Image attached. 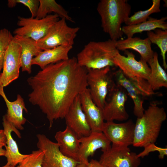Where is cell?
<instances>
[{"mask_svg": "<svg viewBox=\"0 0 167 167\" xmlns=\"http://www.w3.org/2000/svg\"><path fill=\"white\" fill-rule=\"evenodd\" d=\"M88 70L76 58L49 64L27 81L32 89L29 101L46 115L49 127L64 118L75 98L88 88Z\"/></svg>", "mask_w": 167, "mask_h": 167, "instance_id": "obj_1", "label": "cell"}, {"mask_svg": "<svg viewBox=\"0 0 167 167\" xmlns=\"http://www.w3.org/2000/svg\"><path fill=\"white\" fill-rule=\"evenodd\" d=\"M103 31L116 41L123 33L122 25L130 16L131 6L127 0H101L96 8Z\"/></svg>", "mask_w": 167, "mask_h": 167, "instance_id": "obj_2", "label": "cell"}, {"mask_svg": "<svg viewBox=\"0 0 167 167\" xmlns=\"http://www.w3.org/2000/svg\"><path fill=\"white\" fill-rule=\"evenodd\" d=\"M124 51L126 56L121 55L119 52L114 58V66L119 68L144 97L156 94L149 83L151 70L147 62L141 58L137 61L133 53L127 50Z\"/></svg>", "mask_w": 167, "mask_h": 167, "instance_id": "obj_3", "label": "cell"}, {"mask_svg": "<svg viewBox=\"0 0 167 167\" xmlns=\"http://www.w3.org/2000/svg\"><path fill=\"white\" fill-rule=\"evenodd\" d=\"M167 118L164 108L156 103L150 104L142 117L137 118L135 124L133 145L144 147L155 143L158 137L162 124Z\"/></svg>", "mask_w": 167, "mask_h": 167, "instance_id": "obj_4", "label": "cell"}, {"mask_svg": "<svg viewBox=\"0 0 167 167\" xmlns=\"http://www.w3.org/2000/svg\"><path fill=\"white\" fill-rule=\"evenodd\" d=\"M119 52L115 41L110 39L91 41L78 53L76 59L80 66L87 69H101L114 66L113 59Z\"/></svg>", "mask_w": 167, "mask_h": 167, "instance_id": "obj_5", "label": "cell"}, {"mask_svg": "<svg viewBox=\"0 0 167 167\" xmlns=\"http://www.w3.org/2000/svg\"><path fill=\"white\" fill-rule=\"evenodd\" d=\"M66 20L64 18L59 19L51 27L44 37L37 41L42 50L61 45L73 46L79 28L69 27Z\"/></svg>", "mask_w": 167, "mask_h": 167, "instance_id": "obj_6", "label": "cell"}, {"mask_svg": "<svg viewBox=\"0 0 167 167\" xmlns=\"http://www.w3.org/2000/svg\"><path fill=\"white\" fill-rule=\"evenodd\" d=\"M87 70V81L91 96L95 104L102 109L111 83L110 67Z\"/></svg>", "mask_w": 167, "mask_h": 167, "instance_id": "obj_7", "label": "cell"}, {"mask_svg": "<svg viewBox=\"0 0 167 167\" xmlns=\"http://www.w3.org/2000/svg\"><path fill=\"white\" fill-rule=\"evenodd\" d=\"M59 17L56 14L48 15L40 19L18 16L17 24L20 27L15 29L13 33L37 41L45 36L51 27L59 19Z\"/></svg>", "mask_w": 167, "mask_h": 167, "instance_id": "obj_8", "label": "cell"}, {"mask_svg": "<svg viewBox=\"0 0 167 167\" xmlns=\"http://www.w3.org/2000/svg\"><path fill=\"white\" fill-rule=\"evenodd\" d=\"M37 146L44 152L42 167H75L79 162L64 155L59 145L43 134L36 135Z\"/></svg>", "mask_w": 167, "mask_h": 167, "instance_id": "obj_9", "label": "cell"}, {"mask_svg": "<svg viewBox=\"0 0 167 167\" xmlns=\"http://www.w3.org/2000/svg\"><path fill=\"white\" fill-rule=\"evenodd\" d=\"M110 91L109 100L106 102L102 109L104 120L122 121L127 120L129 115L125 107L128 98L126 91L117 84H113Z\"/></svg>", "mask_w": 167, "mask_h": 167, "instance_id": "obj_10", "label": "cell"}, {"mask_svg": "<svg viewBox=\"0 0 167 167\" xmlns=\"http://www.w3.org/2000/svg\"><path fill=\"white\" fill-rule=\"evenodd\" d=\"M99 162L105 167H139L141 160L128 147L112 145L103 152Z\"/></svg>", "mask_w": 167, "mask_h": 167, "instance_id": "obj_11", "label": "cell"}, {"mask_svg": "<svg viewBox=\"0 0 167 167\" xmlns=\"http://www.w3.org/2000/svg\"><path fill=\"white\" fill-rule=\"evenodd\" d=\"M21 66V48L12 39L5 53L2 71L0 75V86L4 88L17 79Z\"/></svg>", "mask_w": 167, "mask_h": 167, "instance_id": "obj_12", "label": "cell"}, {"mask_svg": "<svg viewBox=\"0 0 167 167\" xmlns=\"http://www.w3.org/2000/svg\"><path fill=\"white\" fill-rule=\"evenodd\" d=\"M135 126L131 120L120 123L106 121L104 123L102 132L112 145L128 147L133 143Z\"/></svg>", "mask_w": 167, "mask_h": 167, "instance_id": "obj_13", "label": "cell"}, {"mask_svg": "<svg viewBox=\"0 0 167 167\" xmlns=\"http://www.w3.org/2000/svg\"><path fill=\"white\" fill-rule=\"evenodd\" d=\"M64 118L66 126L73 131L79 139L88 136L91 133V128L82 109L80 95L75 98Z\"/></svg>", "mask_w": 167, "mask_h": 167, "instance_id": "obj_14", "label": "cell"}, {"mask_svg": "<svg viewBox=\"0 0 167 167\" xmlns=\"http://www.w3.org/2000/svg\"><path fill=\"white\" fill-rule=\"evenodd\" d=\"M80 145L78 154L80 163L87 165L88 157L92 156L98 149H101L103 152L109 149L111 142L102 132H92L87 136L79 139Z\"/></svg>", "mask_w": 167, "mask_h": 167, "instance_id": "obj_15", "label": "cell"}, {"mask_svg": "<svg viewBox=\"0 0 167 167\" xmlns=\"http://www.w3.org/2000/svg\"><path fill=\"white\" fill-rule=\"evenodd\" d=\"M82 109L92 132H102L104 123L102 109L93 102L88 88L80 94Z\"/></svg>", "mask_w": 167, "mask_h": 167, "instance_id": "obj_16", "label": "cell"}, {"mask_svg": "<svg viewBox=\"0 0 167 167\" xmlns=\"http://www.w3.org/2000/svg\"><path fill=\"white\" fill-rule=\"evenodd\" d=\"M2 121L3 130L6 138L4 156L6 158V163L11 167H15L28 154L20 152L16 142L12 136L11 133L13 132L19 138L21 139V134L19 130L7 121L5 115L3 117Z\"/></svg>", "mask_w": 167, "mask_h": 167, "instance_id": "obj_17", "label": "cell"}, {"mask_svg": "<svg viewBox=\"0 0 167 167\" xmlns=\"http://www.w3.org/2000/svg\"><path fill=\"white\" fill-rule=\"evenodd\" d=\"M0 95L4 100L7 107L6 113L4 115L6 120L11 123L18 130H23V126L26 121L23 115V111L27 113L28 111L25 106L23 98L18 94L16 99L10 101L7 98L3 88L0 86Z\"/></svg>", "mask_w": 167, "mask_h": 167, "instance_id": "obj_18", "label": "cell"}, {"mask_svg": "<svg viewBox=\"0 0 167 167\" xmlns=\"http://www.w3.org/2000/svg\"><path fill=\"white\" fill-rule=\"evenodd\" d=\"M54 137L62 153L79 162L78 154L80 143L79 139L75 133L66 126L64 130L57 131Z\"/></svg>", "mask_w": 167, "mask_h": 167, "instance_id": "obj_19", "label": "cell"}, {"mask_svg": "<svg viewBox=\"0 0 167 167\" xmlns=\"http://www.w3.org/2000/svg\"><path fill=\"white\" fill-rule=\"evenodd\" d=\"M13 40L18 44L21 49V66L22 71L32 72V61L33 57L37 56L42 51L37 41L27 37L15 35Z\"/></svg>", "mask_w": 167, "mask_h": 167, "instance_id": "obj_20", "label": "cell"}, {"mask_svg": "<svg viewBox=\"0 0 167 167\" xmlns=\"http://www.w3.org/2000/svg\"><path fill=\"white\" fill-rule=\"evenodd\" d=\"M115 45L119 51L131 49L137 52L140 54L141 58L147 62L153 57L154 53L152 49L151 43L148 38L144 39L138 37L127 38L117 40L115 41Z\"/></svg>", "mask_w": 167, "mask_h": 167, "instance_id": "obj_21", "label": "cell"}, {"mask_svg": "<svg viewBox=\"0 0 167 167\" xmlns=\"http://www.w3.org/2000/svg\"><path fill=\"white\" fill-rule=\"evenodd\" d=\"M116 84L122 87L132 99L134 104L133 113L137 118L143 115L145 109L143 104V97L141 92L123 75L119 69L114 73Z\"/></svg>", "mask_w": 167, "mask_h": 167, "instance_id": "obj_22", "label": "cell"}, {"mask_svg": "<svg viewBox=\"0 0 167 167\" xmlns=\"http://www.w3.org/2000/svg\"><path fill=\"white\" fill-rule=\"evenodd\" d=\"M72 48L71 45H61L42 50L33 58L32 65H37L42 69L49 64L67 60L69 53Z\"/></svg>", "mask_w": 167, "mask_h": 167, "instance_id": "obj_23", "label": "cell"}, {"mask_svg": "<svg viewBox=\"0 0 167 167\" xmlns=\"http://www.w3.org/2000/svg\"><path fill=\"white\" fill-rule=\"evenodd\" d=\"M166 16L158 19L149 17L143 22L132 25H125L122 27V31L127 38L133 37L134 35L144 31H150L156 29L167 30Z\"/></svg>", "mask_w": 167, "mask_h": 167, "instance_id": "obj_24", "label": "cell"}, {"mask_svg": "<svg viewBox=\"0 0 167 167\" xmlns=\"http://www.w3.org/2000/svg\"><path fill=\"white\" fill-rule=\"evenodd\" d=\"M151 72L149 83L155 91L162 87L167 88V74L160 65L157 52H154L153 57L147 62Z\"/></svg>", "mask_w": 167, "mask_h": 167, "instance_id": "obj_25", "label": "cell"}, {"mask_svg": "<svg viewBox=\"0 0 167 167\" xmlns=\"http://www.w3.org/2000/svg\"><path fill=\"white\" fill-rule=\"evenodd\" d=\"M40 4L35 18L40 19L44 18L48 14L54 12L61 18L74 22L72 18L68 15L67 11L54 0H39Z\"/></svg>", "mask_w": 167, "mask_h": 167, "instance_id": "obj_26", "label": "cell"}, {"mask_svg": "<svg viewBox=\"0 0 167 167\" xmlns=\"http://www.w3.org/2000/svg\"><path fill=\"white\" fill-rule=\"evenodd\" d=\"M148 38L151 43L156 45L161 51L163 60V66L165 70L167 68L166 54L167 51V30L156 29L154 32H147Z\"/></svg>", "mask_w": 167, "mask_h": 167, "instance_id": "obj_27", "label": "cell"}, {"mask_svg": "<svg viewBox=\"0 0 167 167\" xmlns=\"http://www.w3.org/2000/svg\"><path fill=\"white\" fill-rule=\"evenodd\" d=\"M152 5L148 9L138 11L129 16L125 24L126 25H129L141 23L147 20L151 15L160 12L161 0H152Z\"/></svg>", "mask_w": 167, "mask_h": 167, "instance_id": "obj_28", "label": "cell"}, {"mask_svg": "<svg viewBox=\"0 0 167 167\" xmlns=\"http://www.w3.org/2000/svg\"><path fill=\"white\" fill-rule=\"evenodd\" d=\"M44 152L38 149L33 151L19 164L18 167H42Z\"/></svg>", "mask_w": 167, "mask_h": 167, "instance_id": "obj_29", "label": "cell"}, {"mask_svg": "<svg viewBox=\"0 0 167 167\" xmlns=\"http://www.w3.org/2000/svg\"><path fill=\"white\" fill-rule=\"evenodd\" d=\"M13 36L7 29H0V75L2 69L5 53Z\"/></svg>", "mask_w": 167, "mask_h": 167, "instance_id": "obj_30", "label": "cell"}, {"mask_svg": "<svg viewBox=\"0 0 167 167\" xmlns=\"http://www.w3.org/2000/svg\"><path fill=\"white\" fill-rule=\"evenodd\" d=\"M17 3L22 4L28 7L31 13V17H36L40 4L39 0H9L7 5L9 7L12 8Z\"/></svg>", "mask_w": 167, "mask_h": 167, "instance_id": "obj_31", "label": "cell"}, {"mask_svg": "<svg viewBox=\"0 0 167 167\" xmlns=\"http://www.w3.org/2000/svg\"><path fill=\"white\" fill-rule=\"evenodd\" d=\"M144 150L140 152L137 156L138 157L143 158L147 156L151 152L156 151H158L159 153V158L160 159H163L165 156L167 155V148H162L155 145V143L149 144L144 147Z\"/></svg>", "mask_w": 167, "mask_h": 167, "instance_id": "obj_32", "label": "cell"}, {"mask_svg": "<svg viewBox=\"0 0 167 167\" xmlns=\"http://www.w3.org/2000/svg\"><path fill=\"white\" fill-rule=\"evenodd\" d=\"M87 167H105L99 161L97 160L92 159L89 162L88 165H87Z\"/></svg>", "mask_w": 167, "mask_h": 167, "instance_id": "obj_33", "label": "cell"}, {"mask_svg": "<svg viewBox=\"0 0 167 167\" xmlns=\"http://www.w3.org/2000/svg\"><path fill=\"white\" fill-rule=\"evenodd\" d=\"M6 138L3 130L0 129V144L4 146L6 145Z\"/></svg>", "mask_w": 167, "mask_h": 167, "instance_id": "obj_34", "label": "cell"}, {"mask_svg": "<svg viewBox=\"0 0 167 167\" xmlns=\"http://www.w3.org/2000/svg\"><path fill=\"white\" fill-rule=\"evenodd\" d=\"M4 146L2 144H0V156H4L5 153V150L3 148Z\"/></svg>", "mask_w": 167, "mask_h": 167, "instance_id": "obj_35", "label": "cell"}, {"mask_svg": "<svg viewBox=\"0 0 167 167\" xmlns=\"http://www.w3.org/2000/svg\"><path fill=\"white\" fill-rule=\"evenodd\" d=\"M87 165L84 164L80 163L78 164L75 167H87Z\"/></svg>", "mask_w": 167, "mask_h": 167, "instance_id": "obj_36", "label": "cell"}, {"mask_svg": "<svg viewBox=\"0 0 167 167\" xmlns=\"http://www.w3.org/2000/svg\"><path fill=\"white\" fill-rule=\"evenodd\" d=\"M1 167H11L10 165H9L7 164V163H6V164L5 165Z\"/></svg>", "mask_w": 167, "mask_h": 167, "instance_id": "obj_37", "label": "cell"}, {"mask_svg": "<svg viewBox=\"0 0 167 167\" xmlns=\"http://www.w3.org/2000/svg\"><path fill=\"white\" fill-rule=\"evenodd\" d=\"M15 167H18V165L17 166H16Z\"/></svg>", "mask_w": 167, "mask_h": 167, "instance_id": "obj_38", "label": "cell"}]
</instances>
